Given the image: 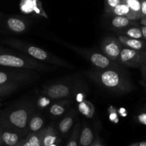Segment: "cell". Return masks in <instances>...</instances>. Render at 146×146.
Segmentation results:
<instances>
[{"label": "cell", "mask_w": 146, "mask_h": 146, "mask_svg": "<svg viewBox=\"0 0 146 146\" xmlns=\"http://www.w3.org/2000/svg\"><path fill=\"white\" fill-rule=\"evenodd\" d=\"M0 25L9 32L21 34L27 32L30 28V21L26 17L20 15L4 16L0 17Z\"/></svg>", "instance_id": "obj_8"}, {"label": "cell", "mask_w": 146, "mask_h": 146, "mask_svg": "<svg viewBox=\"0 0 146 146\" xmlns=\"http://www.w3.org/2000/svg\"><path fill=\"white\" fill-rule=\"evenodd\" d=\"M107 15H108V14H107ZM108 16L111 17V19H110V25L115 29H123L127 27L136 24V21L131 20L127 17H121V16Z\"/></svg>", "instance_id": "obj_18"}, {"label": "cell", "mask_w": 146, "mask_h": 146, "mask_svg": "<svg viewBox=\"0 0 146 146\" xmlns=\"http://www.w3.org/2000/svg\"><path fill=\"white\" fill-rule=\"evenodd\" d=\"M117 38L123 46L139 51H143L146 48V41L143 39L130 38L126 36L121 35V34H119Z\"/></svg>", "instance_id": "obj_15"}, {"label": "cell", "mask_w": 146, "mask_h": 146, "mask_svg": "<svg viewBox=\"0 0 146 146\" xmlns=\"http://www.w3.org/2000/svg\"><path fill=\"white\" fill-rule=\"evenodd\" d=\"M77 111L74 108H69L66 113L61 118L58 123L57 130L58 133L62 135H66L73 127L74 121L76 117Z\"/></svg>", "instance_id": "obj_12"}, {"label": "cell", "mask_w": 146, "mask_h": 146, "mask_svg": "<svg viewBox=\"0 0 146 146\" xmlns=\"http://www.w3.org/2000/svg\"><path fill=\"white\" fill-rule=\"evenodd\" d=\"M22 85L19 84H4L0 85V98L7 96L19 89Z\"/></svg>", "instance_id": "obj_24"}, {"label": "cell", "mask_w": 146, "mask_h": 146, "mask_svg": "<svg viewBox=\"0 0 146 146\" xmlns=\"http://www.w3.org/2000/svg\"><path fill=\"white\" fill-rule=\"evenodd\" d=\"M49 146H58V143H54V144H52V145H51Z\"/></svg>", "instance_id": "obj_39"}, {"label": "cell", "mask_w": 146, "mask_h": 146, "mask_svg": "<svg viewBox=\"0 0 146 146\" xmlns=\"http://www.w3.org/2000/svg\"><path fill=\"white\" fill-rule=\"evenodd\" d=\"M78 109L81 111V113H83L88 118H92L94 113V106L91 103L86 101H84L80 103L79 106H78Z\"/></svg>", "instance_id": "obj_25"}, {"label": "cell", "mask_w": 146, "mask_h": 146, "mask_svg": "<svg viewBox=\"0 0 146 146\" xmlns=\"http://www.w3.org/2000/svg\"><path fill=\"white\" fill-rule=\"evenodd\" d=\"M53 101H54L51 100V98L42 94L41 96H38V98L36 100L34 101V104H35V106L37 110L43 111L44 109H46L51 105V104Z\"/></svg>", "instance_id": "obj_23"}, {"label": "cell", "mask_w": 146, "mask_h": 146, "mask_svg": "<svg viewBox=\"0 0 146 146\" xmlns=\"http://www.w3.org/2000/svg\"><path fill=\"white\" fill-rule=\"evenodd\" d=\"M122 2L125 3L131 12L134 14L137 20L141 19V6L140 0H121Z\"/></svg>", "instance_id": "obj_21"}, {"label": "cell", "mask_w": 146, "mask_h": 146, "mask_svg": "<svg viewBox=\"0 0 146 146\" xmlns=\"http://www.w3.org/2000/svg\"><path fill=\"white\" fill-rule=\"evenodd\" d=\"M123 46L118 41V38L108 36L101 42V48L103 54L111 61L116 62L117 58L121 53Z\"/></svg>", "instance_id": "obj_10"}, {"label": "cell", "mask_w": 146, "mask_h": 146, "mask_svg": "<svg viewBox=\"0 0 146 146\" xmlns=\"http://www.w3.org/2000/svg\"><path fill=\"white\" fill-rule=\"evenodd\" d=\"M141 55H142V65H145L146 64V48H145L143 51H141Z\"/></svg>", "instance_id": "obj_31"}, {"label": "cell", "mask_w": 146, "mask_h": 146, "mask_svg": "<svg viewBox=\"0 0 146 146\" xmlns=\"http://www.w3.org/2000/svg\"><path fill=\"white\" fill-rule=\"evenodd\" d=\"M3 15H4V14H3L2 13H1V12H0V17H2Z\"/></svg>", "instance_id": "obj_41"}, {"label": "cell", "mask_w": 146, "mask_h": 146, "mask_svg": "<svg viewBox=\"0 0 146 146\" xmlns=\"http://www.w3.org/2000/svg\"><path fill=\"white\" fill-rule=\"evenodd\" d=\"M76 91L74 84L65 82H56L44 86L41 94L53 101L71 98Z\"/></svg>", "instance_id": "obj_7"}, {"label": "cell", "mask_w": 146, "mask_h": 146, "mask_svg": "<svg viewBox=\"0 0 146 146\" xmlns=\"http://www.w3.org/2000/svg\"><path fill=\"white\" fill-rule=\"evenodd\" d=\"M2 140H1V129L0 127V146L2 145Z\"/></svg>", "instance_id": "obj_35"}, {"label": "cell", "mask_w": 146, "mask_h": 146, "mask_svg": "<svg viewBox=\"0 0 146 146\" xmlns=\"http://www.w3.org/2000/svg\"><path fill=\"white\" fill-rule=\"evenodd\" d=\"M122 2L121 0H105V7H104V12L106 14L109 13L113 8Z\"/></svg>", "instance_id": "obj_27"}, {"label": "cell", "mask_w": 146, "mask_h": 146, "mask_svg": "<svg viewBox=\"0 0 146 146\" xmlns=\"http://www.w3.org/2000/svg\"><path fill=\"white\" fill-rule=\"evenodd\" d=\"M44 128H45V118L44 115L40 113L38 110L36 109L29 121V133L39 132Z\"/></svg>", "instance_id": "obj_14"}, {"label": "cell", "mask_w": 146, "mask_h": 146, "mask_svg": "<svg viewBox=\"0 0 146 146\" xmlns=\"http://www.w3.org/2000/svg\"><path fill=\"white\" fill-rule=\"evenodd\" d=\"M1 127V126H0ZM2 143L6 146H15L23 138L22 135L12 130L1 127Z\"/></svg>", "instance_id": "obj_16"}, {"label": "cell", "mask_w": 146, "mask_h": 146, "mask_svg": "<svg viewBox=\"0 0 146 146\" xmlns=\"http://www.w3.org/2000/svg\"><path fill=\"white\" fill-rule=\"evenodd\" d=\"M116 62L120 65H123L132 68L141 67V66L142 65L141 51L123 46L117 58Z\"/></svg>", "instance_id": "obj_9"}, {"label": "cell", "mask_w": 146, "mask_h": 146, "mask_svg": "<svg viewBox=\"0 0 146 146\" xmlns=\"http://www.w3.org/2000/svg\"><path fill=\"white\" fill-rule=\"evenodd\" d=\"M94 140V134L92 128L86 122L83 123L82 128L80 131L79 141L80 146H91Z\"/></svg>", "instance_id": "obj_17"}, {"label": "cell", "mask_w": 146, "mask_h": 146, "mask_svg": "<svg viewBox=\"0 0 146 146\" xmlns=\"http://www.w3.org/2000/svg\"><path fill=\"white\" fill-rule=\"evenodd\" d=\"M141 6V18H146V0H140Z\"/></svg>", "instance_id": "obj_29"}, {"label": "cell", "mask_w": 146, "mask_h": 146, "mask_svg": "<svg viewBox=\"0 0 146 146\" xmlns=\"http://www.w3.org/2000/svg\"><path fill=\"white\" fill-rule=\"evenodd\" d=\"M81 124L79 122H77L73 128L72 133L70 137L68 142L67 143L66 146H78V138H79L80 131H81Z\"/></svg>", "instance_id": "obj_22"}, {"label": "cell", "mask_w": 146, "mask_h": 146, "mask_svg": "<svg viewBox=\"0 0 146 146\" xmlns=\"http://www.w3.org/2000/svg\"><path fill=\"white\" fill-rule=\"evenodd\" d=\"M140 24L142 26H146V18H141L140 19Z\"/></svg>", "instance_id": "obj_34"}, {"label": "cell", "mask_w": 146, "mask_h": 146, "mask_svg": "<svg viewBox=\"0 0 146 146\" xmlns=\"http://www.w3.org/2000/svg\"><path fill=\"white\" fill-rule=\"evenodd\" d=\"M15 146H31V145H30V143H29V141H27V139L25 137V138H22V139L19 142V143Z\"/></svg>", "instance_id": "obj_30"}, {"label": "cell", "mask_w": 146, "mask_h": 146, "mask_svg": "<svg viewBox=\"0 0 146 146\" xmlns=\"http://www.w3.org/2000/svg\"><path fill=\"white\" fill-rule=\"evenodd\" d=\"M135 120L137 122L142 125H146V108L141 111L135 117Z\"/></svg>", "instance_id": "obj_28"}, {"label": "cell", "mask_w": 146, "mask_h": 146, "mask_svg": "<svg viewBox=\"0 0 146 146\" xmlns=\"http://www.w3.org/2000/svg\"><path fill=\"white\" fill-rule=\"evenodd\" d=\"M42 130L39 132L31 133L26 135V138L29 141L31 146H42V143H41Z\"/></svg>", "instance_id": "obj_26"}, {"label": "cell", "mask_w": 146, "mask_h": 146, "mask_svg": "<svg viewBox=\"0 0 146 146\" xmlns=\"http://www.w3.org/2000/svg\"><path fill=\"white\" fill-rule=\"evenodd\" d=\"M66 47H68L70 49L75 51L76 53L84 57L86 60L91 63L94 68L106 69V68H119L120 64L106 56L103 53L97 51L96 50L90 49V48H84L75 46L70 45L68 44L63 43Z\"/></svg>", "instance_id": "obj_5"}, {"label": "cell", "mask_w": 146, "mask_h": 146, "mask_svg": "<svg viewBox=\"0 0 146 146\" xmlns=\"http://www.w3.org/2000/svg\"><path fill=\"white\" fill-rule=\"evenodd\" d=\"M118 32L121 35L126 36L130 37V38H137V39H143L141 27H136L135 25L131 26V27L123 29L118 30Z\"/></svg>", "instance_id": "obj_20"}, {"label": "cell", "mask_w": 146, "mask_h": 146, "mask_svg": "<svg viewBox=\"0 0 146 146\" xmlns=\"http://www.w3.org/2000/svg\"><path fill=\"white\" fill-rule=\"evenodd\" d=\"M1 42L12 47L14 49L18 50L19 51H21L25 55L40 62L49 64L51 65L56 66L74 68V67L71 64H68L67 61L58 58L56 56L48 52L40 47L36 46L33 44H29L25 41L15 39V38H6V39L1 40Z\"/></svg>", "instance_id": "obj_3"}, {"label": "cell", "mask_w": 146, "mask_h": 146, "mask_svg": "<svg viewBox=\"0 0 146 146\" xmlns=\"http://www.w3.org/2000/svg\"><path fill=\"white\" fill-rule=\"evenodd\" d=\"M138 146H146V142L138 143Z\"/></svg>", "instance_id": "obj_36"}, {"label": "cell", "mask_w": 146, "mask_h": 146, "mask_svg": "<svg viewBox=\"0 0 146 146\" xmlns=\"http://www.w3.org/2000/svg\"><path fill=\"white\" fill-rule=\"evenodd\" d=\"M141 31H142V34H143V40L146 41V26H142L141 25Z\"/></svg>", "instance_id": "obj_33"}, {"label": "cell", "mask_w": 146, "mask_h": 146, "mask_svg": "<svg viewBox=\"0 0 146 146\" xmlns=\"http://www.w3.org/2000/svg\"><path fill=\"white\" fill-rule=\"evenodd\" d=\"M71 102V98L54 101L46 109L47 115L52 120L61 118L69 110Z\"/></svg>", "instance_id": "obj_11"}, {"label": "cell", "mask_w": 146, "mask_h": 146, "mask_svg": "<svg viewBox=\"0 0 146 146\" xmlns=\"http://www.w3.org/2000/svg\"><path fill=\"white\" fill-rule=\"evenodd\" d=\"M60 142L61 139L58 136V133L54 125H48L42 130V146H49L54 143H59Z\"/></svg>", "instance_id": "obj_13"}, {"label": "cell", "mask_w": 146, "mask_h": 146, "mask_svg": "<svg viewBox=\"0 0 146 146\" xmlns=\"http://www.w3.org/2000/svg\"><path fill=\"white\" fill-rule=\"evenodd\" d=\"M38 73L32 70L19 68H14L9 71H0V85L27 84L39 78Z\"/></svg>", "instance_id": "obj_6"}, {"label": "cell", "mask_w": 146, "mask_h": 146, "mask_svg": "<svg viewBox=\"0 0 146 146\" xmlns=\"http://www.w3.org/2000/svg\"><path fill=\"white\" fill-rule=\"evenodd\" d=\"M36 109L34 100L27 98L19 101L0 113V126L26 136L29 133V121Z\"/></svg>", "instance_id": "obj_2"}, {"label": "cell", "mask_w": 146, "mask_h": 146, "mask_svg": "<svg viewBox=\"0 0 146 146\" xmlns=\"http://www.w3.org/2000/svg\"><path fill=\"white\" fill-rule=\"evenodd\" d=\"M0 26H1V25H0Z\"/></svg>", "instance_id": "obj_42"}, {"label": "cell", "mask_w": 146, "mask_h": 146, "mask_svg": "<svg viewBox=\"0 0 146 146\" xmlns=\"http://www.w3.org/2000/svg\"><path fill=\"white\" fill-rule=\"evenodd\" d=\"M130 146H138V143H133L132 145H131Z\"/></svg>", "instance_id": "obj_38"}, {"label": "cell", "mask_w": 146, "mask_h": 146, "mask_svg": "<svg viewBox=\"0 0 146 146\" xmlns=\"http://www.w3.org/2000/svg\"><path fill=\"white\" fill-rule=\"evenodd\" d=\"M86 74L101 88L115 94H128L135 88L129 76L122 67L106 69L93 68Z\"/></svg>", "instance_id": "obj_1"}, {"label": "cell", "mask_w": 146, "mask_h": 146, "mask_svg": "<svg viewBox=\"0 0 146 146\" xmlns=\"http://www.w3.org/2000/svg\"><path fill=\"white\" fill-rule=\"evenodd\" d=\"M107 14L113 16H121V17H127L131 20L137 21L136 18L134 16V14L131 12L129 7L123 2H121V4L116 6L109 13H107Z\"/></svg>", "instance_id": "obj_19"}, {"label": "cell", "mask_w": 146, "mask_h": 146, "mask_svg": "<svg viewBox=\"0 0 146 146\" xmlns=\"http://www.w3.org/2000/svg\"><path fill=\"white\" fill-rule=\"evenodd\" d=\"M141 71H142L143 77L144 79L146 81V64L145 65L141 66Z\"/></svg>", "instance_id": "obj_32"}, {"label": "cell", "mask_w": 146, "mask_h": 146, "mask_svg": "<svg viewBox=\"0 0 146 146\" xmlns=\"http://www.w3.org/2000/svg\"><path fill=\"white\" fill-rule=\"evenodd\" d=\"M0 66L32 70L37 72H46L53 70L52 67L47 64L36 61L27 55L11 54L7 50L0 52Z\"/></svg>", "instance_id": "obj_4"}, {"label": "cell", "mask_w": 146, "mask_h": 146, "mask_svg": "<svg viewBox=\"0 0 146 146\" xmlns=\"http://www.w3.org/2000/svg\"><path fill=\"white\" fill-rule=\"evenodd\" d=\"M6 51V49H4L3 48L0 47V52H1V51Z\"/></svg>", "instance_id": "obj_37"}, {"label": "cell", "mask_w": 146, "mask_h": 146, "mask_svg": "<svg viewBox=\"0 0 146 146\" xmlns=\"http://www.w3.org/2000/svg\"><path fill=\"white\" fill-rule=\"evenodd\" d=\"M93 146H102V145H100V144H98V143H95Z\"/></svg>", "instance_id": "obj_40"}]
</instances>
